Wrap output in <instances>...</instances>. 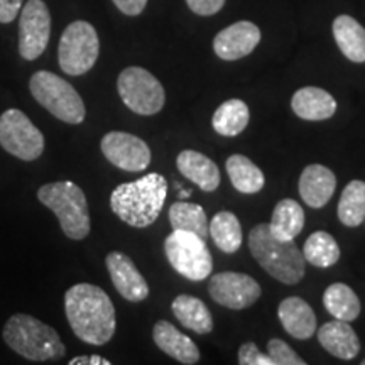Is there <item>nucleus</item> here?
Masks as SVG:
<instances>
[{"label": "nucleus", "mask_w": 365, "mask_h": 365, "mask_svg": "<svg viewBox=\"0 0 365 365\" xmlns=\"http://www.w3.org/2000/svg\"><path fill=\"white\" fill-rule=\"evenodd\" d=\"M65 312L71 330L81 341L105 345L115 333V308L102 287L80 282L65 293Z\"/></svg>", "instance_id": "f257e3e1"}, {"label": "nucleus", "mask_w": 365, "mask_h": 365, "mask_svg": "<svg viewBox=\"0 0 365 365\" xmlns=\"http://www.w3.org/2000/svg\"><path fill=\"white\" fill-rule=\"evenodd\" d=\"M166 196V178L149 173L135 181L118 185L110 195V208L127 225L145 228L161 215Z\"/></svg>", "instance_id": "f03ea898"}, {"label": "nucleus", "mask_w": 365, "mask_h": 365, "mask_svg": "<svg viewBox=\"0 0 365 365\" xmlns=\"http://www.w3.org/2000/svg\"><path fill=\"white\" fill-rule=\"evenodd\" d=\"M249 247L264 271L282 284L294 286L304 277L307 261L303 250H299L294 240L277 239L269 223H259L250 230Z\"/></svg>", "instance_id": "7ed1b4c3"}, {"label": "nucleus", "mask_w": 365, "mask_h": 365, "mask_svg": "<svg viewBox=\"0 0 365 365\" xmlns=\"http://www.w3.org/2000/svg\"><path fill=\"white\" fill-rule=\"evenodd\" d=\"M2 335L14 352L33 362L59 360L66 354L58 331L31 314L17 313L9 318Z\"/></svg>", "instance_id": "20e7f679"}, {"label": "nucleus", "mask_w": 365, "mask_h": 365, "mask_svg": "<svg viewBox=\"0 0 365 365\" xmlns=\"http://www.w3.org/2000/svg\"><path fill=\"white\" fill-rule=\"evenodd\" d=\"M38 200L53 210L63 234L71 240H83L90 234L88 202L83 190L73 181H56L41 186Z\"/></svg>", "instance_id": "39448f33"}, {"label": "nucleus", "mask_w": 365, "mask_h": 365, "mask_svg": "<svg viewBox=\"0 0 365 365\" xmlns=\"http://www.w3.org/2000/svg\"><path fill=\"white\" fill-rule=\"evenodd\" d=\"M36 102L51 115L66 124L76 125L85 120V103L73 86L51 71H38L29 81Z\"/></svg>", "instance_id": "423d86ee"}, {"label": "nucleus", "mask_w": 365, "mask_h": 365, "mask_svg": "<svg viewBox=\"0 0 365 365\" xmlns=\"http://www.w3.org/2000/svg\"><path fill=\"white\" fill-rule=\"evenodd\" d=\"M164 252L171 267L190 281H203L213 271V259L203 237L193 232L173 230L164 240Z\"/></svg>", "instance_id": "0eeeda50"}, {"label": "nucleus", "mask_w": 365, "mask_h": 365, "mask_svg": "<svg viewBox=\"0 0 365 365\" xmlns=\"http://www.w3.org/2000/svg\"><path fill=\"white\" fill-rule=\"evenodd\" d=\"M100 53L98 34L86 21H75L59 39L58 61L66 75L80 76L95 66Z\"/></svg>", "instance_id": "6e6552de"}, {"label": "nucleus", "mask_w": 365, "mask_h": 365, "mask_svg": "<svg viewBox=\"0 0 365 365\" xmlns=\"http://www.w3.org/2000/svg\"><path fill=\"white\" fill-rule=\"evenodd\" d=\"M117 90L122 102L139 115H154L161 112L166 93L156 76L140 66H129L118 75Z\"/></svg>", "instance_id": "1a4fd4ad"}, {"label": "nucleus", "mask_w": 365, "mask_h": 365, "mask_svg": "<svg viewBox=\"0 0 365 365\" xmlns=\"http://www.w3.org/2000/svg\"><path fill=\"white\" fill-rule=\"evenodd\" d=\"M0 145L22 161H34L44 150V135L24 112L9 108L0 115Z\"/></svg>", "instance_id": "9d476101"}, {"label": "nucleus", "mask_w": 365, "mask_h": 365, "mask_svg": "<svg viewBox=\"0 0 365 365\" xmlns=\"http://www.w3.org/2000/svg\"><path fill=\"white\" fill-rule=\"evenodd\" d=\"M51 36V14L43 0H27L19 19V53L34 61L46 51Z\"/></svg>", "instance_id": "9b49d317"}, {"label": "nucleus", "mask_w": 365, "mask_h": 365, "mask_svg": "<svg viewBox=\"0 0 365 365\" xmlns=\"http://www.w3.org/2000/svg\"><path fill=\"white\" fill-rule=\"evenodd\" d=\"M208 293L220 307L244 309L261 298L262 291L254 277L242 272H218L210 279Z\"/></svg>", "instance_id": "f8f14e48"}, {"label": "nucleus", "mask_w": 365, "mask_h": 365, "mask_svg": "<svg viewBox=\"0 0 365 365\" xmlns=\"http://www.w3.org/2000/svg\"><path fill=\"white\" fill-rule=\"evenodd\" d=\"M100 148L108 163H112L118 170L139 173L148 170L150 164L149 145L129 132H108L103 135Z\"/></svg>", "instance_id": "ddd939ff"}, {"label": "nucleus", "mask_w": 365, "mask_h": 365, "mask_svg": "<svg viewBox=\"0 0 365 365\" xmlns=\"http://www.w3.org/2000/svg\"><path fill=\"white\" fill-rule=\"evenodd\" d=\"M261 43V29L250 21H239L225 27L213 39V51L223 61L249 56Z\"/></svg>", "instance_id": "4468645a"}, {"label": "nucleus", "mask_w": 365, "mask_h": 365, "mask_svg": "<svg viewBox=\"0 0 365 365\" xmlns=\"http://www.w3.org/2000/svg\"><path fill=\"white\" fill-rule=\"evenodd\" d=\"M110 279L122 298L130 303H140L149 296V286L129 255L110 252L105 259Z\"/></svg>", "instance_id": "2eb2a0df"}, {"label": "nucleus", "mask_w": 365, "mask_h": 365, "mask_svg": "<svg viewBox=\"0 0 365 365\" xmlns=\"http://www.w3.org/2000/svg\"><path fill=\"white\" fill-rule=\"evenodd\" d=\"M336 188V176L322 164H309L299 176V195L312 208H323Z\"/></svg>", "instance_id": "dca6fc26"}, {"label": "nucleus", "mask_w": 365, "mask_h": 365, "mask_svg": "<svg viewBox=\"0 0 365 365\" xmlns=\"http://www.w3.org/2000/svg\"><path fill=\"white\" fill-rule=\"evenodd\" d=\"M153 339L164 354L170 355L180 364L195 365L200 362V350L195 341L166 319H159L154 325Z\"/></svg>", "instance_id": "f3484780"}, {"label": "nucleus", "mask_w": 365, "mask_h": 365, "mask_svg": "<svg viewBox=\"0 0 365 365\" xmlns=\"http://www.w3.org/2000/svg\"><path fill=\"white\" fill-rule=\"evenodd\" d=\"M277 317L282 328L296 340L312 339L317 331V317L313 308L298 296L282 299L277 308Z\"/></svg>", "instance_id": "a211bd4d"}, {"label": "nucleus", "mask_w": 365, "mask_h": 365, "mask_svg": "<svg viewBox=\"0 0 365 365\" xmlns=\"http://www.w3.org/2000/svg\"><path fill=\"white\" fill-rule=\"evenodd\" d=\"M176 166L185 178L195 182L200 190L212 193L220 186V170L212 159L198 150H181L176 158Z\"/></svg>", "instance_id": "6ab92c4d"}, {"label": "nucleus", "mask_w": 365, "mask_h": 365, "mask_svg": "<svg viewBox=\"0 0 365 365\" xmlns=\"http://www.w3.org/2000/svg\"><path fill=\"white\" fill-rule=\"evenodd\" d=\"M317 336L319 345L336 359L352 360L360 352V340L349 322L335 319V322L325 323L317 331Z\"/></svg>", "instance_id": "aec40b11"}, {"label": "nucleus", "mask_w": 365, "mask_h": 365, "mask_svg": "<svg viewBox=\"0 0 365 365\" xmlns=\"http://www.w3.org/2000/svg\"><path fill=\"white\" fill-rule=\"evenodd\" d=\"M291 108L303 120H327L336 112V100L318 86L299 88L291 98Z\"/></svg>", "instance_id": "412c9836"}, {"label": "nucleus", "mask_w": 365, "mask_h": 365, "mask_svg": "<svg viewBox=\"0 0 365 365\" xmlns=\"http://www.w3.org/2000/svg\"><path fill=\"white\" fill-rule=\"evenodd\" d=\"M333 38L346 59L365 63V29L350 16H339L333 21Z\"/></svg>", "instance_id": "4be33fe9"}, {"label": "nucleus", "mask_w": 365, "mask_h": 365, "mask_svg": "<svg viewBox=\"0 0 365 365\" xmlns=\"http://www.w3.org/2000/svg\"><path fill=\"white\" fill-rule=\"evenodd\" d=\"M173 314L180 319V323L188 330L205 335L213 330V318L207 304L202 299L190 294L176 296L171 304Z\"/></svg>", "instance_id": "5701e85b"}, {"label": "nucleus", "mask_w": 365, "mask_h": 365, "mask_svg": "<svg viewBox=\"0 0 365 365\" xmlns=\"http://www.w3.org/2000/svg\"><path fill=\"white\" fill-rule=\"evenodd\" d=\"M304 227V210L296 200L284 198L274 207L269 228L277 239L294 240Z\"/></svg>", "instance_id": "b1692460"}, {"label": "nucleus", "mask_w": 365, "mask_h": 365, "mask_svg": "<svg viewBox=\"0 0 365 365\" xmlns=\"http://www.w3.org/2000/svg\"><path fill=\"white\" fill-rule=\"evenodd\" d=\"M227 173L230 178L232 185L237 191L244 195L259 193L266 185V178L261 168H257L247 156L234 154L227 159Z\"/></svg>", "instance_id": "393cba45"}, {"label": "nucleus", "mask_w": 365, "mask_h": 365, "mask_svg": "<svg viewBox=\"0 0 365 365\" xmlns=\"http://www.w3.org/2000/svg\"><path fill=\"white\" fill-rule=\"evenodd\" d=\"M250 112L247 103L239 98L223 102L212 117V125L217 134L223 137H235L247 129Z\"/></svg>", "instance_id": "a878e982"}, {"label": "nucleus", "mask_w": 365, "mask_h": 365, "mask_svg": "<svg viewBox=\"0 0 365 365\" xmlns=\"http://www.w3.org/2000/svg\"><path fill=\"white\" fill-rule=\"evenodd\" d=\"M323 304L333 318L341 322H354L360 314V299L355 291L344 282H333L323 294Z\"/></svg>", "instance_id": "bb28decb"}, {"label": "nucleus", "mask_w": 365, "mask_h": 365, "mask_svg": "<svg viewBox=\"0 0 365 365\" xmlns=\"http://www.w3.org/2000/svg\"><path fill=\"white\" fill-rule=\"evenodd\" d=\"M208 234L222 252L235 254L242 247V225L232 212H218L208 223Z\"/></svg>", "instance_id": "cd10ccee"}, {"label": "nucleus", "mask_w": 365, "mask_h": 365, "mask_svg": "<svg viewBox=\"0 0 365 365\" xmlns=\"http://www.w3.org/2000/svg\"><path fill=\"white\" fill-rule=\"evenodd\" d=\"M339 220L346 227H359L365 220V181L354 180L341 191Z\"/></svg>", "instance_id": "c85d7f7f"}, {"label": "nucleus", "mask_w": 365, "mask_h": 365, "mask_svg": "<svg viewBox=\"0 0 365 365\" xmlns=\"http://www.w3.org/2000/svg\"><path fill=\"white\" fill-rule=\"evenodd\" d=\"M304 261L313 264L314 267H331L333 264L339 262L340 247L333 235L328 232H314L304 242L303 247Z\"/></svg>", "instance_id": "c756f323"}, {"label": "nucleus", "mask_w": 365, "mask_h": 365, "mask_svg": "<svg viewBox=\"0 0 365 365\" xmlns=\"http://www.w3.org/2000/svg\"><path fill=\"white\" fill-rule=\"evenodd\" d=\"M170 223L173 230L193 232L200 237L208 235V218L205 210L196 203L176 202L170 207Z\"/></svg>", "instance_id": "7c9ffc66"}, {"label": "nucleus", "mask_w": 365, "mask_h": 365, "mask_svg": "<svg viewBox=\"0 0 365 365\" xmlns=\"http://www.w3.org/2000/svg\"><path fill=\"white\" fill-rule=\"evenodd\" d=\"M267 355L272 359L274 365H304L303 359L291 349L286 341L279 339L269 340L267 344Z\"/></svg>", "instance_id": "2f4dec72"}, {"label": "nucleus", "mask_w": 365, "mask_h": 365, "mask_svg": "<svg viewBox=\"0 0 365 365\" xmlns=\"http://www.w3.org/2000/svg\"><path fill=\"white\" fill-rule=\"evenodd\" d=\"M239 364L240 365H274L272 359L267 354H262L257 345L249 341L244 344L239 350Z\"/></svg>", "instance_id": "473e14b6"}, {"label": "nucleus", "mask_w": 365, "mask_h": 365, "mask_svg": "<svg viewBox=\"0 0 365 365\" xmlns=\"http://www.w3.org/2000/svg\"><path fill=\"white\" fill-rule=\"evenodd\" d=\"M190 11L195 12L196 16H213L220 12V9L225 6V0H186Z\"/></svg>", "instance_id": "72a5a7b5"}, {"label": "nucleus", "mask_w": 365, "mask_h": 365, "mask_svg": "<svg viewBox=\"0 0 365 365\" xmlns=\"http://www.w3.org/2000/svg\"><path fill=\"white\" fill-rule=\"evenodd\" d=\"M24 0H0V22L9 24L21 12Z\"/></svg>", "instance_id": "f704fd0d"}, {"label": "nucleus", "mask_w": 365, "mask_h": 365, "mask_svg": "<svg viewBox=\"0 0 365 365\" xmlns=\"http://www.w3.org/2000/svg\"><path fill=\"white\" fill-rule=\"evenodd\" d=\"M117 9L120 12H124L125 16H139L143 14V11L148 6V0H113Z\"/></svg>", "instance_id": "c9c22d12"}, {"label": "nucleus", "mask_w": 365, "mask_h": 365, "mask_svg": "<svg viewBox=\"0 0 365 365\" xmlns=\"http://www.w3.org/2000/svg\"><path fill=\"white\" fill-rule=\"evenodd\" d=\"M70 365H110V360L100 357V355H90V357L71 359Z\"/></svg>", "instance_id": "e433bc0d"}, {"label": "nucleus", "mask_w": 365, "mask_h": 365, "mask_svg": "<svg viewBox=\"0 0 365 365\" xmlns=\"http://www.w3.org/2000/svg\"><path fill=\"white\" fill-rule=\"evenodd\" d=\"M362 365H365V359H364V360H362Z\"/></svg>", "instance_id": "4c0bfd02"}, {"label": "nucleus", "mask_w": 365, "mask_h": 365, "mask_svg": "<svg viewBox=\"0 0 365 365\" xmlns=\"http://www.w3.org/2000/svg\"><path fill=\"white\" fill-rule=\"evenodd\" d=\"M364 223H365V220H364Z\"/></svg>", "instance_id": "58836bf2"}]
</instances>
